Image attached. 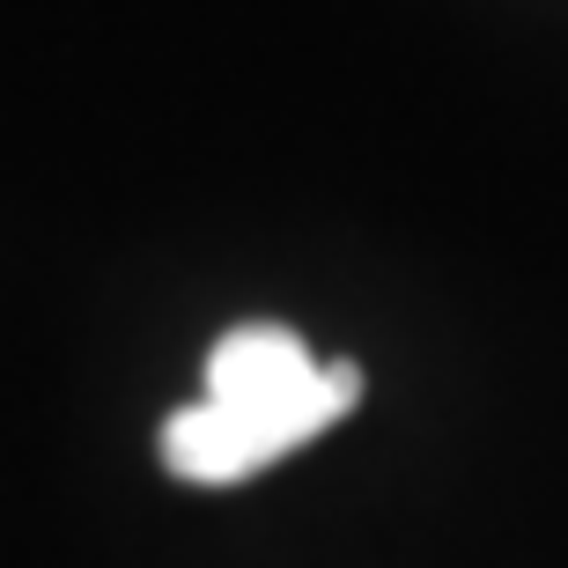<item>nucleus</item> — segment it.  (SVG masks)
<instances>
[{
  "mask_svg": "<svg viewBox=\"0 0 568 568\" xmlns=\"http://www.w3.org/2000/svg\"><path fill=\"white\" fill-rule=\"evenodd\" d=\"M362 399L355 362H317L288 325H236L214 339L207 392L163 428V465L192 487H230L303 450Z\"/></svg>",
  "mask_w": 568,
  "mask_h": 568,
  "instance_id": "f257e3e1",
  "label": "nucleus"
}]
</instances>
